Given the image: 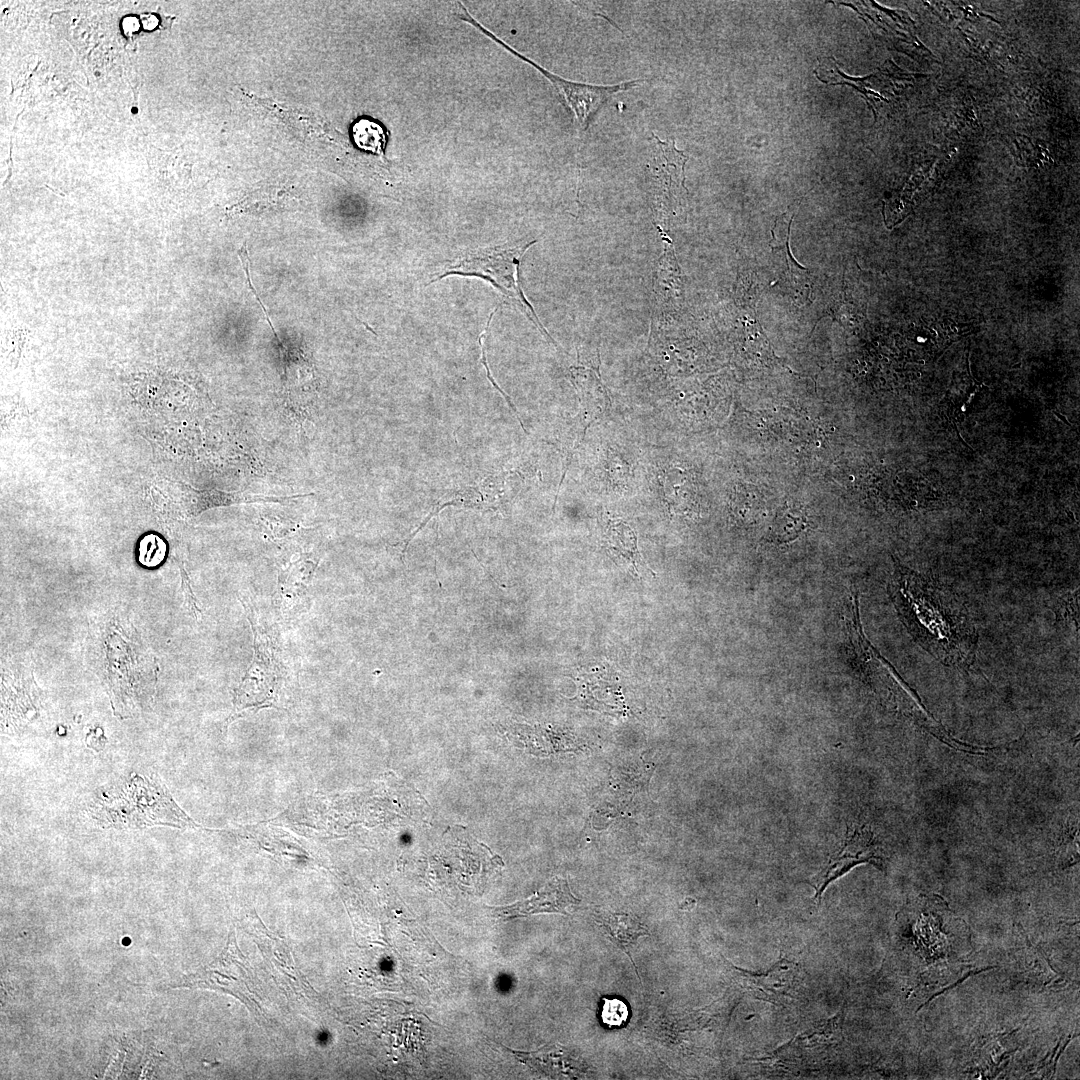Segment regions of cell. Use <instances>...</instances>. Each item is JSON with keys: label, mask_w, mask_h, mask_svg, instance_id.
Here are the masks:
<instances>
[{"label": "cell", "mask_w": 1080, "mask_h": 1080, "mask_svg": "<svg viewBox=\"0 0 1080 1080\" xmlns=\"http://www.w3.org/2000/svg\"><path fill=\"white\" fill-rule=\"evenodd\" d=\"M890 591L903 622L925 650L949 666L973 663L978 635L954 593L903 567L896 569Z\"/></svg>", "instance_id": "cell-1"}, {"label": "cell", "mask_w": 1080, "mask_h": 1080, "mask_svg": "<svg viewBox=\"0 0 1080 1080\" xmlns=\"http://www.w3.org/2000/svg\"><path fill=\"white\" fill-rule=\"evenodd\" d=\"M102 827L139 829L154 825L194 828L197 824L154 778L135 775L116 795H104L90 810Z\"/></svg>", "instance_id": "cell-2"}, {"label": "cell", "mask_w": 1080, "mask_h": 1080, "mask_svg": "<svg viewBox=\"0 0 1080 1080\" xmlns=\"http://www.w3.org/2000/svg\"><path fill=\"white\" fill-rule=\"evenodd\" d=\"M536 240L517 244H502L465 251L449 260L438 270L429 283L448 275L478 277L490 282L505 298L518 308L554 345L553 338L539 321L532 305L526 299L519 282L522 257Z\"/></svg>", "instance_id": "cell-3"}, {"label": "cell", "mask_w": 1080, "mask_h": 1080, "mask_svg": "<svg viewBox=\"0 0 1080 1080\" xmlns=\"http://www.w3.org/2000/svg\"><path fill=\"white\" fill-rule=\"evenodd\" d=\"M461 8L462 10H464V13L459 15L462 20L474 26L486 37L509 51L517 58L533 66L547 80L550 81V83L554 86V88L561 96L565 105L573 112L576 123L582 130H586L588 128L596 114L601 110L604 105H606L611 100V98L615 94L636 87L645 81L644 79H636L621 82L615 85L602 86L579 83L564 79L546 70L545 68L532 61L530 58L525 57L524 55L516 51L514 48L510 47L506 42L499 39L496 35H494L491 31H489L481 23H479L467 11L464 6H462Z\"/></svg>", "instance_id": "cell-4"}, {"label": "cell", "mask_w": 1080, "mask_h": 1080, "mask_svg": "<svg viewBox=\"0 0 1080 1080\" xmlns=\"http://www.w3.org/2000/svg\"><path fill=\"white\" fill-rule=\"evenodd\" d=\"M657 148L651 163L653 176V211L656 226L664 231L680 206L684 185V166L688 155L678 150L674 141H662L652 134Z\"/></svg>", "instance_id": "cell-5"}, {"label": "cell", "mask_w": 1080, "mask_h": 1080, "mask_svg": "<svg viewBox=\"0 0 1080 1080\" xmlns=\"http://www.w3.org/2000/svg\"><path fill=\"white\" fill-rule=\"evenodd\" d=\"M726 962L733 982L754 999L784 1008L799 1000L803 978L797 963L781 958L767 971L753 973Z\"/></svg>", "instance_id": "cell-6"}, {"label": "cell", "mask_w": 1080, "mask_h": 1080, "mask_svg": "<svg viewBox=\"0 0 1080 1080\" xmlns=\"http://www.w3.org/2000/svg\"><path fill=\"white\" fill-rule=\"evenodd\" d=\"M841 1024L839 1013L785 1043L763 1061L792 1072L819 1066L839 1042Z\"/></svg>", "instance_id": "cell-7"}, {"label": "cell", "mask_w": 1080, "mask_h": 1080, "mask_svg": "<svg viewBox=\"0 0 1080 1080\" xmlns=\"http://www.w3.org/2000/svg\"><path fill=\"white\" fill-rule=\"evenodd\" d=\"M881 865L879 846L873 834L866 829H854L843 844L832 853L822 869L811 879L810 885L815 890L817 903L828 885L860 863Z\"/></svg>", "instance_id": "cell-8"}, {"label": "cell", "mask_w": 1080, "mask_h": 1080, "mask_svg": "<svg viewBox=\"0 0 1080 1080\" xmlns=\"http://www.w3.org/2000/svg\"><path fill=\"white\" fill-rule=\"evenodd\" d=\"M570 891L566 880L554 877L532 897L502 907L493 908L497 917L511 919L538 913H561L568 915L579 904Z\"/></svg>", "instance_id": "cell-9"}, {"label": "cell", "mask_w": 1080, "mask_h": 1080, "mask_svg": "<svg viewBox=\"0 0 1080 1080\" xmlns=\"http://www.w3.org/2000/svg\"><path fill=\"white\" fill-rule=\"evenodd\" d=\"M594 918L605 936L630 958V951L638 939L649 935L646 925L630 914L598 911ZM631 961L634 964L632 958Z\"/></svg>", "instance_id": "cell-10"}, {"label": "cell", "mask_w": 1080, "mask_h": 1080, "mask_svg": "<svg viewBox=\"0 0 1080 1080\" xmlns=\"http://www.w3.org/2000/svg\"><path fill=\"white\" fill-rule=\"evenodd\" d=\"M523 1063L551 1077H576L578 1074L575 1059L558 1046H545L537 1051H512Z\"/></svg>", "instance_id": "cell-11"}, {"label": "cell", "mask_w": 1080, "mask_h": 1080, "mask_svg": "<svg viewBox=\"0 0 1080 1080\" xmlns=\"http://www.w3.org/2000/svg\"><path fill=\"white\" fill-rule=\"evenodd\" d=\"M664 241V252L655 268L654 285L656 298L662 307L673 305L680 293L679 266L666 232L659 231Z\"/></svg>", "instance_id": "cell-12"}, {"label": "cell", "mask_w": 1080, "mask_h": 1080, "mask_svg": "<svg viewBox=\"0 0 1080 1080\" xmlns=\"http://www.w3.org/2000/svg\"><path fill=\"white\" fill-rule=\"evenodd\" d=\"M570 377L585 406H595L599 411L606 406L608 397L601 382L598 367H571Z\"/></svg>", "instance_id": "cell-13"}, {"label": "cell", "mask_w": 1080, "mask_h": 1080, "mask_svg": "<svg viewBox=\"0 0 1080 1080\" xmlns=\"http://www.w3.org/2000/svg\"><path fill=\"white\" fill-rule=\"evenodd\" d=\"M356 145L363 150L381 154L386 142L385 132L378 123L367 118L357 120L352 127Z\"/></svg>", "instance_id": "cell-14"}, {"label": "cell", "mask_w": 1080, "mask_h": 1080, "mask_svg": "<svg viewBox=\"0 0 1080 1080\" xmlns=\"http://www.w3.org/2000/svg\"><path fill=\"white\" fill-rule=\"evenodd\" d=\"M289 195L277 187H267L256 190L248 195L239 206L246 211H264L271 208L284 207L289 200Z\"/></svg>", "instance_id": "cell-15"}, {"label": "cell", "mask_w": 1080, "mask_h": 1080, "mask_svg": "<svg viewBox=\"0 0 1080 1080\" xmlns=\"http://www.w3.org/2000/svg\"><path fill=\"white\" fill-rule=\"evenodd\" d=\"M803 517L794 509L786 508L779 514L773 525V533L783 540H791L803 529Z\"/></svg>", "instance_id": "cell-16"}, {"label": "cell", "mask_w": 1080, "mask_h": 1080, "mask_svg": "<svg viewBox=\"0 0 1080 1080\" xmlns=\"http://www.w3.org/2000/svg\"><path fill=\"white\" fill-rule=\"evenodd\" d=\"M600 1017L602 1022L609 1028L621 1027L628 1020L629 1007L627 1003L618 997H603Z\"/></svg>", "instance_id": "cell-17"}, {"label": "cell", "mask_w": 1080, "mask_h": 1080, "mask_svg": "<svg viewBox=\"0 0 1080 1080\" xmlns=\"http://www.w3.org/2000/svg\"><path fill=\"white\" fill-rule=\"evenodd\" d=\"M181 573H182V589L184 591L186 600L188 601V605H189L191 611L196 615L199 612V610H198V608L196 606L195 598H194V596L192 594L191 587L189 585V578L187 577V574L185 573V571H184V569L182 567H181Z\"/></svg>", "instance_id": "cell-18"}, {"label": "cell", "mask_w": 1080, "mask_h": 1080, "mask_svg": "<svg viewBox=\"0 0 1080 1080\" xmlns=\"http://www.w3.org/2000/svg\"><path fill=\"white\" fill-rule=\"evenodd\" d=\"M100 733H102V731L101 729H98L97 734L95 732H91L92 738L87 736V739H91V743H89L87 746L93 748L95 751H100L106 742L104 736L100 737Z\"/></svg>", "instance_id": "cell-19"}, {"label": "cell", "mask_w": 1080, "mask_h": 1080, "mask_svg": "<svg viewBox=\"0 0 1080 1080\" xmlns=\"http://www.w3.org/2000/svg\"><path fill=\"white\" fill-rule=\"evenodd\" d=\"M148 19H149V23L144 24V27L146 29H152L154 26L151 23L153 22V23L157 24V19L152 15L148 16Z\"/></svg>", "instance_id": "cell-20"}]
</instances>
